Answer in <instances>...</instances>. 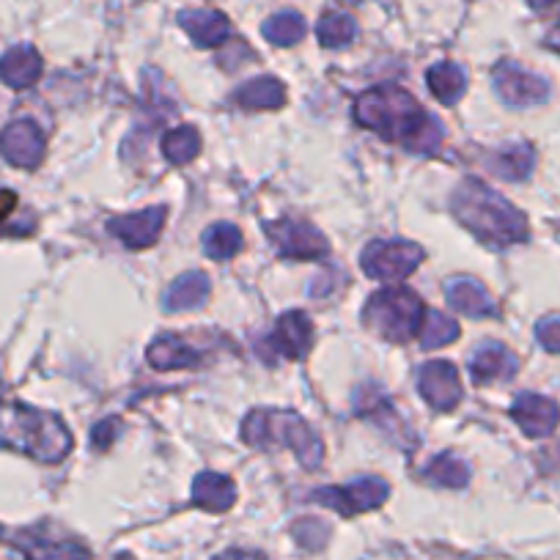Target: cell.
I'll list each match as a JSON object with an SVG mask.
<instances>
[{
    "label": "cell",
    "instance_id": "1",
    "mask_svg": "<svg viewBox=\"0 0 560 560\" xmlns=\"http://www.w3.org/2000/svg\"><path fill=\"white\" fill-rule=\"evenodd\" d=\"M354 118L385 140L401 143L409 152L432 154L443 143V129L434 116L418 105L412 94L398 85H380L365 91L354 105Z\"/></svg>",
    "mask_w": 560,
    "mask_h": 560
},
{
    "label": "cell",
    "instance_id": "11",
    "mask_svg": "<svg viewBox=\"0 0 560 560\" xmlns=\"http://www.w3.org/2000/svg\"><path fill=\"white\" fill-rule=\"evenodd\" d=\"M420 396L427 398L434 409H454L462 401V382L459 371L448 363V360H434L420 369L418 376Z\"/></svg>",
    "mask_w": 560,
    "mask_h": 560
},
{
    "label": "cell",
    "instance_id": "10",
    "mask_svg": "<svg viewBox=\"0 0 560 560\" xmlns=\"http://www.w3.org/2000/svg\"><path fill=\"white\" fill-rule=\"evenodd\" d=\"M0 154L18 168H39L45 160V135L34 121H14L0 135Z\"/></svg>",
    "mask_w": 560,
    "mask_h": 560
},
{
    "label": "cell",
    "instance_id": "7",
    "mask_svg": "<svg viewBox=\"0 0 560 560\" xmlns=\"http://www.w3.org/2000/svg\"><path fill=\"white\" fill-rule=\"evenodd\" d=\"M267 236L275 250L283 258H298V261H314L330 253L325 234L314 229L305 220L280 218L275 223H267Z\"/></svg>",
    "mask_w": 560,
    "mask_h": 560
},
{
    "label": "cell",
    "instance_id": "33",
    "mask_svg": "<svg viewBox=\"0 0 560 560\" xmlns=\"http://www.w3.org/2000/svg\"><path fill=\"white\" fill-rule=\"evenodd\" d=\"M536 338L547 352H560V316H544L536 325Z\"/></svg>",
    "mask_w": 560,
    "mask_h": 560
},
{
    "label": "cell",
    "instance_id": "4",
    "mask_svg": "<svg viewBox=\"0 0 560 560\" xmlns=\"http://www.w3.org/2000/svg\"><path fill=\"white\" fill-rule=\"evenodd\" d=\"M242 440L250 448L275 451L289 448L305 470H316L325 459V445L316 438L311 423L289 409H256L242 423Z\"/></svg>",
    "mask_w": 560,
    "mask_h": 560
},
{
    "label": "cell",
    "instance_id": "5",
    "mask_svg": "<svg viewBox=\"0 0 560 560\" xmlns=\"http://www.w3.org/2000/svg\"><path fill=\"white\" fill-rule=\"evenodd\" d=\"M423 319H427V308L418 294L404 287L380 289L371 294L363 311L365 327L390 343H407L409 338L418 336Z\"/></svg>",
    "mask_w": 560,
    "mask_h": 560
},
{
    "label": "cell",
    "instance_id": "23",
    "mask_svg": "<svg viewBox=\"0 0 560 560\" xmlns=\"http://www.w3.org/2000/svg\"><path fill=\"white\" fill-rule=\"evenodd\" d=\"M28 560H91V552L78 541H50L42 536H20Z\"/></svg>",
    "mask_w": 560,
    "mask_h": 560
},
{
    "label": "cell",
    "instance_id": "38",
    "mask_svg": "<svg viewBox=\"0 0 560 560\" xmlns=\"http://www.w3.org/2000/svg\"><path fill=\"white\" fill-rule=\"evenodd\" d=\"M549 45H552L555 50H560V28H558V31H552V34H549Z\"/></svg>",
    "mask_w": 560,
    "mask_h": 560
},
{
    "label": "cell",
    "instance_id": "37",
    "mask_svg": "<svg viewBox=\"0 0 560 560\" xmlns=\"http://www.w3.org/2000/svg\"><path fill=\"white\" fill-rule=\"evenodd\" d=\"M527 3H530V7L536 9V12H544V9L555 7V3H558V0H527Z\"/></svg>",
    "mask_w": 560,
    "mask_h": 560
},
{
    "label": "cell",
    "instance_id": "21",
    "mask_svg": "<svg viewBox=\"0 0 560 560\" xmlns=\"http://www.w3.org/2000/svg\"><path fill=\"white\" fill-rule=\"evenodd\" d=\"M236 105L245 110H278L287 102V85L275 78H256L247 80L240 91H236Z\"/></svg>",
    "mask_w": 560,
    "mask_h": 560
},
{
    "label": "cell",
    "instance_id": "29",
    "mask_svg": "<svg viewBox=\"0 0 560 560\" xmlns=\"http://www.w3.org/2000/svg\"><path fill=\"white\" fill-rule=\"evenodd\" d=\"M316 36H319L322 47L338 50V47H347L358 36V23L349 14H327L316 25Z\"/></svg>",
    "mask_w": 560,
    "mask_h": 560
},
{
    "label": "cell",
    "instance_id": "34",
    "mask_svg": "<svg viewBox=\"0 0 560 560\" xmlns=\"http://www.w3.org/2000/svg\"><path fill=\"white\" fill-rule=\"evenodd\" d=\"M118 429H121V423H118L116 418H107V420H102V423H96L94 434H91V445H94V451L110 448L113 440H116Z\"/></svg>",
    "mask_w": 560,
    "mask_h": 560
},
{
    "label": "cell",
    "instance_id": "36",
    "mask_svg": "<svg viewBox=\"0 0 560 560\" xmlns=\"http://www.w3.org/2000/svg\"><path fill=\"white\" fill-rule=\"evenodd\" d=\"M214 560H267V558H261V555L256 552H245V549H229V552L218 555Z\"/></svg>",
    "mask_w": 560,
    "mask_h": 560
},
{
    "label": "cell",
    "instance_id": "19",
    "mask_svg": "<svg viewBox=\"0 0 560 560\" xmlns=\"http://www.w3.org/2000/svg\"><path fill=\"white\" fill-rule=\"evenodd\" d=\"M42 78V56L34 47H12L7 56L0 58V80L9 89H31Z\"/></svg>",
    "mask_w": 560,
    "mask_h": 560
},
{
    "label": "cell",
    "instance_id": "16",
    "mask_svg": "<svg viewBox=\"0 0 560 560\" xmlns=\"http://www.w3.org/2000/svg\"><path fill=\"white\" fill-rule=\"evenodd\" d=\"M445 298L454 305L459 314L472 316V319H489L498 316V305H494L492 294L472 278H451L445 287Z\"/></svg>",
    "mask_w": 560,
    "mask_h": 560
},
{
    "label": "cell",
    "instance_id": "8",
    "mask_svg": "<svg viewBox=\"0 0 560 560\" xmlns=\"http://www.w3.org/2000/svg\"><path fill=\"white\" fill-rule=\"evenodd\" d=\"M390 494V487L380 478H360V481L349 483V487H330V489H316L311 500L327 509L338 511L341 516L363 514V511L380 509Z\"/></svg>",
    "mask_w": 560,
    "mask_h": 560
},
{
    "label": "cell",
    "instance_id": "30",
    "mask_svg": "<svg viewBox=\"0 0 560 560\" xmlns=\"http://www.w3.org/2000/svg\"><path fill=\"white\" fill-rule=\"evenodd\" d=\"M459 338V325L451 316L440 314V311H429L423 327H420V347L423 349H438L445 343Z\"/></svg>",
    "mask_w": 560,
    "mask_h": 560
},
{
    "label": "cell",
    "instance_id": "28",
    "mask_svg": "<svg viewBox=\"0 0 560 560\" xmlns=\"http://www.w3.org/2000/svg\"><path fill=\"white\" fill-rule=\"evenodd\" d=\"M264 39L272 42L278 47H294L298 42H303L305 36V20L298 12H283L275 14L264 23Z\"/></svg>",
    "mask_w": 560,
    "mask_h": 560
},
{
    "label": "cell",
    "instance_id": "25",
    "mask_svg": "<svg viewBox=\"0 0 560 560\" xmlns=\"http://www.w3.org/2000/svg\"><path fill=\"white\" fill-rule=\"evenodd\" d=\"M429 89L438 96L443 105H456V102L465 96L467 89V74L465 69L456 67V63L443 61L438 67L429 69Z\"/></svg>",
    "mask_w": 560,
    "mask_h": 560
},
{
    "label": "cell",
    "instance_id": "6",
    "mask_svg": "<svg viewBox=\"0 0 560 560\" xmlns=\"http://www.w3.org/2000/svg\"><path fill=\"white\" fill-rule=\"evenodd\" d=\"M423 261V247L404 240H376L363 250V269L376 280H404Z\"/></svg>",
    "mask_w": 560,
    "mask_h": 560
},
{
    "label": "cell",
    "instance_id": "3",
    "mask_svg": "<svg viewBox=\"0 0 560 560\" xmlns=\"http://www.w3.org/2000/svg\"><path fill=\"white\" fill-rule=\"evenodd\" d=\"M0 445L31 459L58 465L72 451V434L58 415L42 412L28 404H9L0 407Z\"/></svg>",
    "mask_w": 560,
    "mask_h": 560
},
{
    "label": "cell",
    "instance_id": "35",
    "mask_svg": "<svg viewBox=\"0 0 560 560\" xmlns=\"http://www.w3.org/2000/svg\"><path fill=\"white\" fill-rule=\"evenodd\" d=\"M14 209H18V196L12 190H0V223L12 218Z\"/></svg>",
    "mask_w": 560,
    "mask_h": 560
},
{
    "label": "cell",
    "instance_id": "18",
    "mask_svg": "<svg viewBox=\"0 0 560 560\" xmlns=\"http://www.w3.org/2000/svg\"><path fill=\"white\" fill-rule=\"evenodd\" d=\"M212 283L203 272H185L171 283V289L163 298V308L171 314H185V311L201 308L209 300Z\"/></svg>",
    "mask_w": 560,
    "mask_h": 560
},
{
    "label": "cell",
    "instance_id": "20",
    "mask_svg": "<svg viewBox=\"0 0 560 560\" xmlns=\"http://www.w3.org/2000/svg\"><path fill=\"white\" fill-rule=\"evenodd\" d=\"M192 503L203 511L223 514L236 503V487L231 478L218 476V472H201L192 481Z\"/></svg>",
    "mask_w": 560,
    "mask_h": 560
},
{
    "label": "cell",
    "instance_id": "26",
    "mask_svg": "<svg viewBox=\"0 0 560 560\" xmlns=\"http://www.w3.org/2000/svg\"><path fill=\"white\" fill-rule=\"evenodd\" d=\"M201 247L209 258H214V261H229V258L236 256L242 247L240 229L231 223L209 225L201 236Z\"/></svg>",
    "mask_w": 560,
    "mask_h": 560
},
{
    "label": "cell",
    "instance_id": "14",
    "mask_svg": "<svg viewBox=\"0 0 560 560\" xmlns=\"http://www.w3.org/2000/svg\"><path fill=\"white\" fill-rule=\"evenodd\" d=\"M269 343L287 360L305 358L308 349L314 347V325H311L308 314H303V311H289V314L280 316Z\"/></svg>",
    "mask_w": 560,
    "mask_h": 560
},
{
    "label": "cell",
    "instance_id": "15",
    "mask_svg": "<svg viewBox=\"0 0 560 560\" xmlns=\"http://www.w3.org/2000/svg\"><path fill=\"white\" fill-rule=\"evenodd\" d=\"M520 371V360L503 343H483L470 360V374L478 385L489 382H505Z\"/></svg>",
    "mask_w": 560,
    "mask_h": 560
},
{
    "label": "cell",
    "instance_id": "27",
    "mask_svg": "<svg viewBox=\"0 0 560 560\" xmlns=\"http://www.w3.org/2000/svg\"><path fill=\"white\" fill-rule=\"evenodd\" d=\"M201 149V135H198L196 127H176L171 129L163 138V154L168 163L174 165H187Z\"/></svg>",
    "mask_w": 560,
    "mask_h": 560
},
{
    "label": "cell",
    "instance_id": "9",
    "mask_svg": "<svg viewBox=\"0 0 560 560\" xmlns=\"http://www.w3.org/2000/svg\"><path fill=\"white\" fill-rule=\"evenodd\" d=\"M494 89H498L500 100L511 107L541 105L549 96L547 80L527 72V69L516 67V63L511 61L500 63V67L494 69Z\"/></svg>",
    "mask_w": 560,
    "mask_h": 560
},
{
    "label": "cell",
    "instance_id": "24",
    "mask_svg": "<svg viewBox=\"0 0 560 560\" xmlns=\"http://www.w3.org/2000/svg\"><path fill=\"white\" fill-rule=\"evenodd\" d=\"M487 163L489 168H492V174L503 176V179L509 182H520L525 179V176H530L533 165H536V154H533V149L525 147V143H516V147L500 149V152L492 154Z\"/></svg>",
    "mask_w": 560,
    "mask_h": 560
},
{
    "label": "cell",
    "instance_id": "32",
    "mask_svg": "<svg viewBox=\"0 0 560 560\" xmlns=\"http://www.w3.org/2000/svg\"><path fill=\"white\" fill-rule=\"evenodd\" d=\"M327 533L330 530H327V525L322 520H300L294 525V538L308 549H319L327 541Z\"/></svg>",
    "mask_w": 560,
    "mask_h": 560
},
{
    "label": "cell",
    "instance_id": "22",
    "mask_svg": "<svg viewBox=\"0 0 560 560\" xmlns=\"http://www.w3.org/2000/svg\"><path fill=\"white\" fill-rule=\"evenodd\" d=\"M149 363L158 371H179L192 369L198 363V352L187 341L176 336H160L149 347Z\"/></svg>",
    "mask_w": 560,
    "mask_h": 560
},
{
    "label": "cell",
    "instance_id": "13",
    "mask_svg": "<svg viewBox=\"0 0 560 560\" xmlns=\"http://www.w3.org/2000/svg\"><path fill=\"white\" fill-rule=\"evenodd\" d=\"M511 418L520 423L527 438L538 440L555 432L560 420V409L552 398L538 396V393H522L514 401V407H511Z\"/></svg>",
    "mask_w": 560,
    "mask_h": 560
},
{
    "label": "cell",
    "instance_id": "31",
    "mask_svg": "<svg viewBox=\"0 0 560 560\" xmlns=\"http://www.w3.org/2000/svg\"><path fill=\"white\" fill-rule=\"evenodd\" d=\"M427 478H432L434 483H440V487H448V489L467 487V481H470V467H467L462 459H456V456L443 454V456H438V459L429 462Z\"/></svg>",
    "mask_w": 560,
    "mask_h": 560
},
{
    "label": "cell",
    "instance_id": "17",
    "mask_svg": "<svg viewBox=\"0 0 560 560\" xmlns=\"http://www.w3.org/2000/svg\"><path fill=\"white\" fill-rule=\"evenodd\" d=\"M179 25L198 47H218L231 34L229 18L223 12H214V9H187L179 14Z\"/></svg>",
    "mask_w": 560,
    "mask_h": 560
},
{
    "label": "cell",
    "instance_id": "39",
    "mask_svg": "<svg viewBox=\"0 0 560 560\" xmlns=\"http://www.w3.org/2000/svg\"><path fill=\"white\" fill-rule=\"evenodd\" d=\"M0 398H3V382H0Z\"/></svg>",
    "mask_w": 560,
    "mask_h": 560
},
{
    "label": "cell",
    "instance_id": "12",
    "mask_svg": "<svg viewBox=\"0 0 560 560\" xmlns=\"http://www.w3.org/2000/svg\"><path fill=\"white\" fill-rule=\"evenodd\" d=\"M165 218H168V209L165 207H152L143 209V212L124 214V218H116L107 223L110 234L116 240H121L124 245L132 247V250H140V247H149L158 242L160 231H163Z\"/></svg>",
    "mask_w": 560,
    "mask_h": 560
},
{
    "label": "cell",
    "instance_id": "2",
    "mask_svg": "<svg viewBox=\"0 0 560 560\" xmlns=\"http://www.w3.org/2000/svg\"><path fill=\"white\" fill-rule=\"evenodd\" d=\"M456 220L489 247H509L527 240V220L503 196L478 179H465L454 192Z\"/></svg>",
    "mask_w": 560,
    "mask_h": 560
}]
</instances>
